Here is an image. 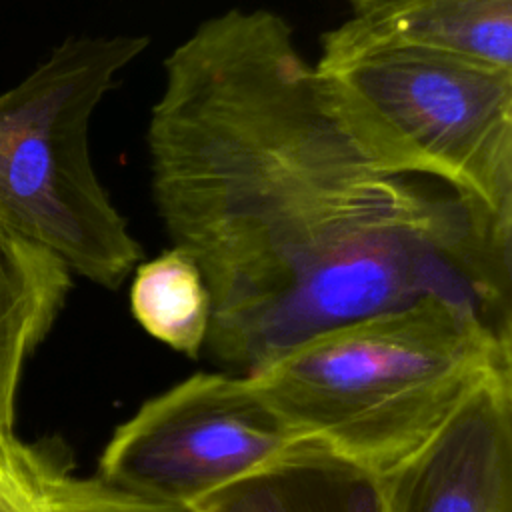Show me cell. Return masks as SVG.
Instances as JSON below:
<instances>
[{
	"instance_id": "1",
	"label": "cell",
	"mask_w": 512,
	"mask_h": 512,
	"mask_svg": "<svg viewBox=\"0 0 512 512\" xmlns=\"http://www.w3.org/2000/svg\"><path fill=\"white\" fill-rule=\"evenodd\" d=\"M146 146L158 218L210 292L202 352L224 372L426 296L512 336V222L366 150L280 14L202 20L164 60Z\"/></svg>"
},
{
	"instance_id": "2",
	"label": "cell",
	"mask_w": 512,
	"mask_h": 512,
	"mask_svg": "<svg viewBox=\"0 0 512 512\" xmlns=\"http://www.w3.org/2000/svg\"><path fill=\"white\" fill-rule=\"evenodd\" d=\"M506 372L512 336L426 296L324 330L248 378L300 438L384 476Z\"/></svg>"
},
{
	"instance_id": "3",
	"label": "cell",
	"mask_w": 512,
	"mask_h": 512,
	"mask_svg": "<svg viewBox=\"0 0 512 512\" xmlns=\"http://www.w3.org/2000/svg\"><path fill=\"white\" fill-rule=\"evenodd\" d=\"M148 36H70L0 94V224L118 290L142 246L96 176L90 118Z\"/></svg>"
},
{
	"instance_id": "4",
	"label": "cell",
	"mask_w": 512,
	"mask_h": 512,
	"mask_svg": "<svg viewBox=\"0 0 512 512\" xmlns=\"http://www.w3.org/2000/svg\"><path fill=\"white\" fill-rule=\"evenodd\" d=\"M346 128L382 164L512 222V68L416 48L318 56Z\"/></svg>"
},
{
	"instance_id": "5",
	"label": "cell",
	"mask_w": 512,
	"mask_h": 512,
	"mask_svg": "<svg viewBox=\"0 0 512 512\" xmlns=\"http://www.w3.org/2000/svg\"><path fill=\"white\" fill-rule=\"evenodd\" d=\"M304 440L248 376L196 372L112 432L96 478L136 498L192 508Z\"/></svg>"
},
{
	"instance_id": "6",
	"label": "cell",
	"mask_w": 512,
	"mask_h": 512,
	"mask_svg": "<svg viewBox=\"0 0 512 512\" xmlns=\"http://www.w3.org/2000/svg\"><path fill=\"white\" fill-rule=\"evenodd\" d=\"M382 478L390 512H512V372Z\"/></svg>"
},
{
	"instance_id": "7",
	"label": "cell",
	"mask_w": 512,
	"mask_h": 512,
	"mask_svg": "<svg viewBox=\"0 0 512 512\" xmlns=\"http://www.w3.org/2000/svg\"><path fill=\"white\" fill-rule=\"evenodd\" d=\"M352 14L322 36L320 56L416 48L512 68V0H350Z\"/></svg>"
},
{
	"instance_id": "8",
	"label": "cell",
	"mask_w": 512,
	"mask_h": 512,
	"mask_svg": "<svg viewBox=\"0 0 512 512\" xmlns=\"http://www.w3.org/2000/svg\"><path fill=\"white\" fill-rule=\"evenodd\" d=\"M192 512H390L384 478L318 442L304 440L274 462L196 502Z\"/></svg>"
},
{
	"instance_id": "9",
	"label": "cell",
	"mask_w": 512,
	"mask_h": 512,
	"mask_svg": "<svg viewBox=\"0 0 512 512\" xmlns=\"http://www.w3.org/2000/svg\"><path fill=\"white\" fill-rule=\"evenodd\" d=\"M70 288L72 272L60 258L0 224V430H12L22 368Z\"/></svg>"
},
{
	"instance_id": "10",
	"label": "cell",
	"mask_w": 512,
	"mask_h": 512,
	"mask_svg": "<svg viewBox=\"0 0 512 512\" xmlns=\"http://www.w3.org/2000/svg\"><path fill=\"white\" fill-rule=\"evenodd\" d=\"M130 310L136 322L176 352L198 358L210 328L212 302L198 264L170 246L134 268Z\"/></svg>"
},
{
	"instance_id": "11",
	"label": "cell",
	"mask_w": 512,
	"mask_h": 512,
	"mask_svg": "<svg viewBox=\"0 0 512 512\" xmlns=\"http://www.w3.org/2000/svg\"><path fill=\"white\" fill-rule=\"evenodd\" d=\"M44 480L54 512H192L184 506L130 496L98 478L74 476L46 454Z\"/></svg>"
},
{
	"instance_id": "12",
	"label": "cell",
	"mask_w": 512,
	"mask_h": 512,
	"mask_svg": "<svg viewBox=\"0 0 512 512\" xmlns=\"http://www.w3.org/2000/svg\"><path fill=\"white\" fill-rule=\"evenodd\" d=\"M0 512H54L44 454L22 444L12 430H0Z\"/></svg>"
}]
</instances>
